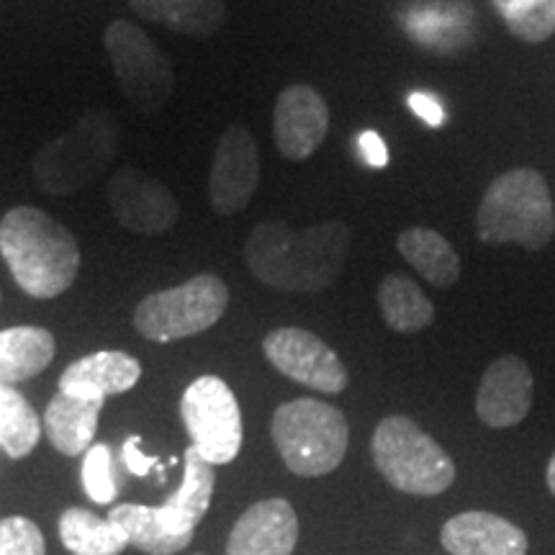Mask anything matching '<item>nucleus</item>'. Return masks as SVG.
Here are the masks:
<instances>
[{
    "label": "nucleus",
    "instance_id": "obj_1",
    "mask_svg": "<svg viewBox=\"0 0 555 555\" xmlns=\"http://www.w3.org/2000/svg\"><path fill=\"white\" fill-rule=\"evenodd\" d=\"M350 242V227L337 219L301 232L286 221H260L245 242V262L249 273L270 288L317 294L343 275Z\"/></svg>",
    "mask_w": 555,
    "mask_h": 555
},
{
    "label": "nucleus",
    "instance_id": "obj_2",
    "mask_svg": "<svg viewBox=\"0 0 555 555\" xmlns=\"http://www.w3.org/2000/svg\"><path fill=\"white\" fill-rule=\"evenodd\" d=\"M0 255L18 288L39 301L65 294L80 273L73 232L34 206H16L0 219Z\"/></svg>",
    "mask_w": 555,
    "mask_h": 555
},
{
    "label": "nucleus",
    "instance_id": "obj_3",
    "mask_svg": "<svg viewBox=\"0 0 555 555\" xmlns=\"http://www.w3.org/2000/svg\"><path fill=\"white\" fill-rule=\"evenodd\" d=\"M478 240L486 245L515 242L543 249L555 234V208L547 180L538 170L517 168L494 178L476 214Z\"/></svg>",
    "mask_w": 555,
    "mask_h": 555
},
{
    "label": "nucleus",
    "instance_id": "obj_4",
    "mask_svg": "<svg viewBox=\"0 0 555 555\" xmlns=\"http://www.w3.org/2000/svg\"><path fill=\"white\" fill-rule=\"evenodd\" d=\"M119 124L108 111L90 108L65 134L34 157V180L50 196H69L95 183L119 152Z\"/></svg>",
    "mask_w": 555,
    "mask_h": 555
},
{
    "label": "nucleus",
    "instance_id": "obj_5",
    "mask_svg": "<svg viewBox=\"0 0 555 555\" xmlns=\"http://www.w3.org/2000/svg\"><path fill=\"white\" fill-rule=\"evenodd\" d=\"M270 435L286 468L304 478L332 474L345 461L350 442L345 414L319 399H294L278 406Z\"/></svg>",
    "mask_w": 555,
    "mask_h": 555
},
{
    "label": "nucleus",
    "instance_id": "obj_6",
    "mask_svg": "<svg viewBox=\"0 0 555 555\" xmlns=\"http://www.w3.org/2000/svg\"><path fill=\"white\" fill-rule=\"evenodd\" d=\"M371 453L380 476L397 491L437 496L455 481V463L412 416L391 414L378 422Z\"/></svg>",
    "mask_w": 555,
    "mask_h": 555
},
{
    "label": "nucleus",
    "instance_id": "obj_7",
    "mask_svg": "<svg viewBox=\"0 0 555 555\" xmlns=\"http://www.w3.org/2000/svg\"><path fill=\"white\" fill-rule=\"evenodd\" d=\"M227 307V283L219 275L201 273L176 288L144 296L134 309V330L152 343H176L211 330Z\"/></svg>",
    "mask_w": 555,
    "mask_h": 555
},
{
    "label": "nucleus",
    "instance_id": "obj_8",
    "mask_svg": "<svg viewBox=\"0 0 555 555\" xmlns=\"http://www.w3.org/2000/svg\"><path fill=\"white\" fill-rule=\"evenodd\" d=\"M106 52L114 75L131 106L142 114H157L168 106L176 73L165 52L131 21H114L106 29Z\"/></svg>",
    "mask_w": 555,
    "mask_h": 555
},
{
    "label": "nucleus",
    "instance_id": "obj_9",
    "mask_svg": "<svg viewBox=\"0 0 555 555\" xmlns=\"http://www.w3.org/2000/svg\"><path fill=\"white\" fill-rule=\"evenodd\" d=\"M180 416L189 429L193 448L211 466H227L242 448V412L227 380L201 376L185 388Z\"/></svg>",
    "mask_w": 555,
    "mask_h": 555
},
{
    "label": "nucleus",
    "instance_id": "obj_10",
    "mask_svg": "<svg viewBox=\"0 0 555 555\" xmlns=\"http://www.w3.org/2000/svg\"><path fill=\"white\" fill-rule=\"evenodd\" d=\"M262 352L283 376L319 393H343L347 388V367L332 347L314 332L301 327L273 330L262 339Z\"/></svg>",
    "mask_w": 555,
    "mask_h": 555
},
{
    "label": "nucleus",
    "instance_id": "obj_11",
    "mask_svg": "<svg viewBox=\"0 0 555 555\" xmlns=\"http://www.w3.org/2000/svg\"><path fill=\"white\" fill-rule=\"evenodd\" d=\"M106 193L116 221L142 237L165 234L180 219V204L168 185L131 165H124L108 178Z\"/></svg>",
    "mask_w": 555,
    "mask_h": 555
},
{
    "label": "nucleus",
    "instance_id": "obj_12",
    "mask_svg": "<svg viewBox=\"0 0 555 555\" xmlns=\"http://www.w3.org/2000/svg\"><path fill=\"white\" fill-rule=\"evenodd\" d=\"M260 185V152L245 127L232 124L219 137L208 172V201L219 217L245 211Z\"/></svg>",
    "mask_w": 555,
    "mask_h": 555
},
{
    "label": "nucleus",
    "instance_id": "obj_13",
    "mask_svg": "<svg viewBox=\"0 0 555 555\" xmlns=\"http://www.w3.org/2000/svg\"><path fill=\"white\" fill-rule=\"evenodd\" d=\"M330 131L327 101L311 86H288L273 111L275 147L286 159L301 163L322 147Z\"/></svg>",
    "mask_w": 555,
    "mask_h": 555
},
{
    "label": "nucleus",
    "instance_id": "obj_14",
    "mask_svg": "<svg viewBox=\"0 0 555 555\" xmlns=\"http://www.w3.org/2000/svg\"><path fill=\"white\" fill-rule=\"evenodd\" d=\"M535 380L530 365L517 356H504L483 371L476 393V414L486 427H515L530 414Z\"/></svg>",
    "mask_w": 555,
    "mask_h": 555
},
{
    "label": "nucleus",
    "instance_id": "obj_15",
    "mask_svg": "<svg viewBox=\"0 0 555 555\" xmlns=\"http://www.w3.org/2000/svg\"><path fill=\"white\" fill-rule=\"evenodd\" d=\"M298 540V517L286 499L253 504L234 522L227 555H291Z\"/></svg>",
    "mask_w": 555,
    "mask_h": 555
},
{
    "label": "nucleus",
    "instance_id": "obj_16",
    "mask_svg": "<svg viewBox=\"0 0 555 555\" xmlns=\"http://www.w3.org/2000/svg\"><path fill=\"white\" fill-rule=\"evenodd\" d=\"M440 543L450 555H527V535L494 512H463L442 525Z\"/></svg>",
    "mask_w": 555,
    "mask_h": 555
},
{
    "label": "nucleus",
    "instance_id": "obj_17",
    "mask_svg": "<svg viewBox=\"0 0 555 555\" xmlns=\"http://www.w3.org/2000/svg\"><path fill=\"white\" fill-rule=\"evenodd\" d=\"M142 378V363L121 350H101L75 360L62 373L60 391L78 399L106 401V397L127 393Z\"/></svg>",
    "mask_w": 555,
    "mask_h": 555
},
{
    "label": "nucleus",
    "instance_id": "obj_18",
    "mask_svg": "<svg viewBox=\"0 0 555 555\" xmlns=\"http://www.w3.org/2000/svg\"><path fill=\"white\" fill-rule=\"evenodd\" d=\"M214 486H217L214 466L206 463L198 455V450L191 446L183 455V481H180L178 491L168 502L155 506L157 519L170 535L191 543L193 532H196L201 519L206 517L208 506H211Z\"/></svg>",
    "mask_w": 555,
    "mask_h": 555
},
{
    "label": "nucleus",
    "instance_id": "obj_19",
    "mask_svg": "<svg viewBox=\"0 0 555 555\" xmlns=\"http://www.w3.org/2000/svg\"><path fill=\"white\" fill-rule=\"evenodd\" d=\"M101 409L103 401L78 399L57 391V397L50 401L44 412V433L54 450L69 457L88 453V448L93 446L95 429H99Z\"/></svg>",
    "mask_w": 555,
    "mask_h": 555
},
{
    "label": "nucleus",
    "instance_id": "obj_20",
    "mask_svg": "<svg viewBox=\"0 0 555 555\" xmlns=\"http://www.w3.org/2000/svg\"><path fill=\"white\" fill-rule=\"evenodd\" d=\"M129 5L139 18L191 39L214 37L227 21L221 0H129Z\"/></svg>",
    "mask_w": 555,
    "mask_h": 555
},
{
    "label": "nucleus",
    "instance_id": "obj_21",
    "mask_svg": "<svg viewBox=\"0 0 555 555\" xmlns=\"http://www.w3.org/2000/svg\"><path fill=\"white\" fill-rule=\"evenodd\" d=\"M397 249L429 286L453 288L461 278V258L453 245L435 229H404L397 240Z\"/></svg>",
    "mask_w": 555,
    "mask_h": 555
},
{
    "label": "nucleus",
    "instance_id": "obj_22",
    "mask_svg": "<svg viewBox=\"0 0 555 555\" xmlns=\"http://www.w3.org/2000/svg\"><path fill=\"white\" fill-rule=\"evenodd\" d=\"M54 335L44 327H11L0 332V384H24L54 360Z\"/></svg>",
    "mask_w": 555,
    "mask_h": 555
},
{
    "label": "nucleus",
    "instance_id": "obj_23",
    "mask_svg": "<svg viewBox=\"0 0 555 555\" xmlns=\"http://www.w3.org/2000/svg\"><path fill=\"white\" fill-rule=\"evenodd\" d=\"M378 309L388 330L401 335L427 330L435 319L433 301L404 275H386L378 286Z\"/></svg>",
    "mask_w": 555,
    "mask_h": 555
},
{
    "label": "nucleus",
    "instance_id": "obj_24",
    "mask_svg": "<svg viewBox=\"0 0 555 555\" xmlns=\"http://www.w3.org/2000/svg\"><path fill=\"white\" fill-rule=\"evenodd\" d=\"M60 540L73 555H116L129 545L127 532L114 519L88 509H67L60 517Z\"/></svg>",
    "mask_w": 555,
    "mask_h": 555
},
{
    "label": "nucleus",
    "instance_id": "obj_25",
    "mask_svg": "<svg viewBox=\"0 0 555 555\" xmlns=\"http://www.w3.org/2000/svg\"><path fill=\"white\" fill-rule=\"evenodd\" d=\"M108 519H114V522L127 532L129 545H134L139 551L150 555H172L191 545L165 530L163 522H159L155 515V506L121 504L108 512Z\"/></svg>",
    "mask_w": 555,
    "mask_h": 555
},
{
    "label": "nucleus",
    "instance_id": "obj_26",
    "mask_svg": "<svg viewBox=\"0 0 555 555\" xmlns=\"http://www.w3.org/2000/svg\"><path fill=\"white\" fill-rule=\"evenodd\" d=\"M41 435L39 416L13 386L0 384V448L9 457H26Z\"/></svg>",
    "mask_w": 555,
    "mask_h": 555
},
{
    "label": "nucleus",
    "instance_id": "obj_27",
    "mask_svg": "<svg viewBox=\"0 0 555 555\" xmlns=\"http://www.w3.org/2000/svg\"><path fill=\"white\" fill-rule=\"evenodd\" d=\"M82 486L86 494L95 504H111L116 496L114 466H111L108 446H90L86 457H82Z\"/></svg>",
    "mask_w": 555,
    "mask_h": 555
},
{
    "label": "nucleus",
    "instance_id": "obj_28",
    "mask_svg": "<svg viewBox=\"0 0 555 555\" xmlns=\"http://www.w3.org/2000/svg\"><path fill=\"white\" fill-rule=\"evenodd\" d=\"M0 555H44V535L31 519H0Z\"/></svg>",
    "mask_w": 555,
    "mask_h": 555
},
{
    "label": "nucleus",
    "instance_id": "obj_29",
    "mask_svg": "<svg viewBox=\"0 0 555 555\" xmlns=\"http://www.w3.org/2000/svg\"><path fill=\"white\" fill-rule=\"evenodd\" d=\"M504 24L517 39L527 41V44H540L555 34V0H540L538 5L504 21Z\"/></svg>",
    "mask_w": 555,
    "mask_h": 555
},
{
    "label": "nucleus",
    "instance_id": "obj_30",
    "mask_svg": "<svg viewBox=\"0 0 555 555\" xmlns=\"http://www.w3.org/2000/svg\"><path fill=\"white\" fill-rule=\"evenodd\" d=\"M139 446H142V437L139 435L127 437V442H124V448H121L124 450V466H127L134 476H147L152 468L159 466V457L144 455L142 450H139Z\"/></svg>",
    "mask_w": 555,
    "mask_h": 555
},
{
    "label": "nucleus",
    "instance_id": "obj_31",
    "mask_svg": "<svg viewBox=\"0 0 555 555\" xmlns=\"http://www.w3.org/2000/svg\"><path fill=\"white\" fill-rule=\"evenodd\" d=\"M358 150L360 157H363L371 168H386L388 165V150L384 139H380L376 131H363V134L358 137Z\"/></svg>",
    "mask_w": 555,
    "mask_h": 555
},
{
    "label": "nucleus",
    "instance_id": "obj_32",
    "mask_svg": "<svg viewBox=\"0 0 555 555\" xmlns=\"http://www.w3.org/2000/svg\"><path fill=\"white\" fill-rule=\"evenodd\" d=\"M409 106H412L414 114L425 124H429V127H442V121H446V111H442L440 101L433 99V95L412 93L409 95Z\"/></svg>",
    "mask_w": 555,
    "mask_h": 555
},
{
    "label": "nucleus",
    "instance_id": "obj_33",
    "mask_svg": "<svg viewBox=\"0 0 555 555\" xmlns=\"http://www.w3.org/2000/svg\"><path fill=\"white\" fill-rule=\"evenodd\" d=\"M545 481H547V489H551V494L555 496V453L551 455V463H547V470H545Z\"/></svg>",
    "mask_w": 555,
    "mask_h": 555
}]
</instances>
